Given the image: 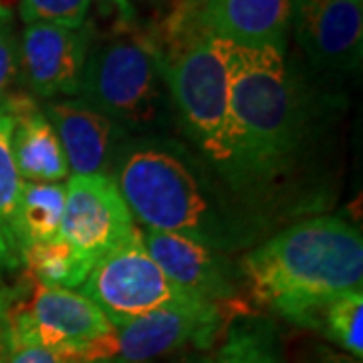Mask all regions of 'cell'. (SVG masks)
<instances>
[{
    "label": "cell",
    "instance_id": "obj_6",
    "mask_svg": "<svg viewBox=\"0 0 363 363\" xmlns=\"http://www.w3.org/2000/svg\"><path fill=\"white\" fill-rule=\"evenodd\" d=\"M6 343L9 350L39 347L117 359V329L93 301L75 289L43 285L35 279L28 297L9 298Z\"/></svg>",
    "mask_w": 363,
    "mask_h": 363
},
{
    "label": "cell",
    "instance_id": "obj_4",
    "mask_svg": "<svg viewBox=\"0 0 363 363\" xmlns=\"http://www.w3.org/2000/svg\"><path fill=\"white\" fill-rule=\"evenodd\" d=\"M147 35L182 125L234 192L236 140L226 40L206 25L202 0H180Z\"/></svg>",
    "mask_w": 363,
    "mask_h": 363
},
{
    "label": "cell",
    "instance_id": "obj_9",
    "mask_svg": "<svg viewBox=\"0 0 363 363\" xmlns=\"http://www.w3.org/2000/svg\"><path fill=\"white\" fill-rule=\"evenodd\" d=\"M61 238L91 272L101 260L138 230L123 196L111 176H69Z\"/></svg>",
    "mask_w": 363,
    "mask_h": 363
},
{
    "label": "cell",
    "instance_id": "obj_15",
    "mask_svg": "<svg viewBox=\"0 0 363 363\" xmlns=\"http://www.w3.org/2000/svg\"><path fill=\"white\" fill-rule=\"evenodd\" d=\"M206 25L222 39L286 51L293 0H202Z\"/></svg>",
    "mask_w": 363,
    "mask_h": 363
},
{
    "label": "cell",
    "instance_id": "obj_11",
    "mask_svg": "<svg viewBox=\"0 0 363 363\" xmlns=\"http://www.w3.org/2000/svg\"><path fill=\"white\" fill-rule=\"evenodd\" d=\"M91 40L85 26L26 25L18 39V77L43 99L77 97Z\"/></svg>",
    "mask_w": 363,
    "mask_h": 363
},
{
    "label": "cell",
    "instance_id": "obj_25",
    "mask_svg": "<svg viewBox=\"0 0 363 363\" xmlns=\"http://www.w3.org/2000/svg\"><path fill=\"white\" fill-rule=\"evenodd\" d=\"M113 6H117V11L121 13L123 21H131L133 18V6H131L130 0H109Z\"/></svg>",
    "mask_w": 363,
    "mask_h": 363
},
{
    "label": "cell",
    "instance_id": "obj_10",
    "mask_svg": "<svg viewBox=\"0 0 363 363\" xmlns=\"http://www.w3.org/2000/svg\"><path fill=\"white\" fill-rule=\"evenodd\" d=\"M233 319L226 309L202 301L157 309L117 329V359L145 363L188 347L212 350Z\"/></svg>",
    "mask_w": 363,
    "mask_h": 363
},
{
    "label": "cell",
    "instance_id": "obj_17",
    "mask_svg": "<svg viewBox=\"0 0 363 363\" xmlns=\"http://www.w3.org/2000/svg\"><path fill=\"white\" fill-rule=\"evenodd\" d=\"M216 363H285L271 321L250 315L234 317L226 325Z\"/></svg>",
    "mask_w": 363,
    "mask_h": 363
},
{
    "label": "cell",
    "instance_id": "obj_19",
    "mask_svg": "<svg viewBox=\"0 0 363 363\" xmlns=\"http://www.w3.org/2000/svg\"><path fill=\"white\" fill-rule=\"evenodd\" d=\"M313 329L347 355L362 359L363 355V289L350 291L327 303L315 317Z\"/></svg>",
    "mask_w": 363,
    "mask_h": 363
},
{
    "label": "cell",
    "instance_id": "obj_8",
    "mask_svg": "<svg viewBox=\"0 0 363 363\" xmlns=\"http://www.w3.org/2000/svg\"><path fill=\"white\" fill-rule=\"evenodd\" d=\"M143 247L174 285L188 297L218 305L233 317L250 315L238 262L180 234L142 230Z\"/></svg>",
    "mask_w": 363,
    "mask_h": 363
},
{
    "label": "cell",
    "instance_id": "obj_14",
    "mask_svg": "<svg viewBox=\"0 0 363 363\" xmlns=\"http://www.w3.org/2000/svg\"><path fill=\"white\" fill-rule=\"evenodd\" d=\"M0 109L13 119L11 147L23 182L55 184L69 178L65 152L45 109L30 95H9Z\"/></svg>",
    "mask_w": 363,
    "mask_h": 363
},
{
    "label": "cell",
    "instance_id": "obj_24",
    "mask_svg": "<svg viewBox=\"0 0 363 363\" xmlns=\"http://www.w3.org/2000/svg\"><path fill=\"white\" fill-rule=\"evenodd\" d=\"M11 298V291L0 297V363H4L6 353H9V343H6V305Z\"/></svg>",
    "mask_w": 363,
    "mask_h": 363
},
{
    "label": "cell",
    "instance_id": "obj_16",
    "mask_svg": "<svg viewBox=\"0 0 363 363\" xmlns=\"http://www.w3.org/2000/svg\"><path fill=\"white\" fill-rule=\"evenodd\" d=\"M65 196L63 182H23L16 210V236L21 242L23 259L30 247L47 245L61 238Z\"/></svg>",
    "mask_w": 363,
    "mask_h": 363
},
{
    "label": "cell",
    "instance_id": "obj_26",
    "mask_svg": "<svg viewBox=\"0 0 363 363\" xmlns=\"http://www.w3.org/2000/svg\"><path fill=\"white\" fill-rule=\"evenodd\" d=\"M0 269H4V271H9V269H16L14 260L11 259V255L6 252V248H4L2 242H0Z\"/></svg>",
    "mask_w": 363,
    "mask_h": 363
},
{
    "label": "cell",
    "instance_id": "obj_30",
    "mask_svg": "<svg viewBox=\"0 0 363 363\" xmlns=\"http://www.w3.org/2000/svg\"><path fill=\"white\" fill-rule=\"evenodd\" d=\"M130 2H131V0H130Z\"/></svg>",
    "mask_w": 363,
    "mask_h": 363
},
{
    "label": "cell",
    "instance_id": "obj_28",
    "mask_svg": "<svg viewBox=\"0 0 363 363\" xmlns=\"http://www.w3.org/2000/svg\"><path fill=\"white\" fill-rule=\"evenodd\" d=\"M11 13V9L6 6V0H0V18H4V16H9Z\"/></svg>",
    "mask_w": 363,
    "mask_h": 363
},
{
    "label": "cell",
    "instance_id": "obj_2",
    "mask_svg": "<svg viewBox=\"0 0 363 363\" xmlns=\"http://www.w3.org/2000/svg\"><path fill=\"white\" fill-rule=\"evenodd\" d=\"M226 57L236 140L234 194L262 218V204L271 202L303 156L307 101L283 51L226 40Z\"/></svg>",
    "mask_w": 363,
    "mask_h": 363
},
{
    "label": "cell",
    "instance_id": "obj_3",
    "mask_svg": "<svg viewBox=\"0 0 363 363\" xmlns=\"http://www.w3.org/2000/svg\"><path fill=\"white\" fill-rule=\"evenodd\" d=\"M238 271L255 305L313 329L327 303L363 289L362 230L339 216L307 218L247 250Z\"/></svg>",
    "mask_w": 363,
    "mask_h": 363
},
{
    "label": "cell",
    "instance_id": "obj_18",
    "mask_svg": "<svg viewBox=\"0 0 363 363\" xmlns=\"http://www.w3.org/2000/svg\"><path fill=\"white\" fill-rule=\"evenodd\" d=\"M13 119L0 109V242L11 255L16 267L23 264V250L16 236V210L23 188V178L14 164L11 147Z\"/></svg>",
    "mask_w": 363,
    "mask_h": 363
},
{
    "label": "cell",
    "instance_id": "obj_27",
    "mask_svg": "<svg viewBox=\"0 0 363 363\" xmlns=\"http://www.w3.org/2000/svg\"><path fill=\"white\" fill-rule=\"evenodd\" d=\"M186 363H216V357L214 355H208L206 351H200V353L192 355Z\"/></svg>",
    "mask_w": 363,
    "mask_h": 363
},
{
    "label": "cell",
    "instance_id": "obj_22",
    "mask_svg": "<svg viewBox=\"0 0 363 363\" xmlns=\"http://www.w3.org/2000/svg\"><path fill=\"white\" fill-rule=\"evenodd\" d=\"M18 79V37L14 30L13 14L0 18V105L13 95L14 81Z\"/></svg>",
    "mask_w": 363,
    "mask_h": 363
},
{
    "label": "cell",
    "instance_id": "obj_29",
    "mask_svg": "<svg viewBox=\"0 0 363 363\" xmlns=\"http://www.w3.org/2000/svg\"><path fill=\"white\" fill-rule=\"evenodd\" d=\"M2 272H4V269H0V297H4V295L9 293L6 286H4V274H2Z\"/></svg>",
    "mask_w": 363,
    "mask_h": 363
},
{
    "label": "cell",
    "instance_id": "obj_5",
    "mask_svg": "<svg viewBox=\"0 0 363 363\" xmlns=\"http://www.w3.org/2000/svg\"><path fill=\"white\" fill-rule=\"evenodd\" d=\"M77 97L130 135L160 133L172 119L152 39L128 25L99 43L91 40Z\"/></svg>",
    "mask_w": 363,
    "mask_h": 363
},
{
    "label": "cell",
    "instance_id": "obj_20",
    "mask_svg": "<svg viewBox=\"0 0 363 363\" xmlns=\"http://www.w3.org/2000/svg\"><path fill=\"white\" fill-rule=\"evenodd\" d=\"M23 264L28 267L35 281L43 285L75 289L83 285L89 271L81 264L63 238L47 245L30 247L25 252Z\"/></svg>",
    "mask_w": 363,
    "mask_h": 363
},
{
    "label": "cell",
    "instance_id": "obj_13",
    "mask_svg": "<svg viewBox=\"0 0 363 363\" xmlns=\"http://www.w3.org/2000/svg\"><path fill=\"white\" fill-rule=\"evenodd\" d=\"M43 109L65 152L69 176L111 174L128 131L79 97L52 99Z\"/></svg>",
    "mask_w": 363,
    "mask_h": 363
},
{
    "label": "cell",
    "instance_id": "obj_1",
    "mask_svg": "<svg viewBox=\"0 0 363 363\" xmlns=\"http://www.w3.org/2000/svg\"><path fill=\"white\" fill-rule=\"evenodd\" d=\"M109 176L145 230L188 236L224 255L248 248L262 234L259 214L204 157L169 135H130Z\"/></svg>",
    "mask_w": 363,
    "mask_h": 363
},
{
    "label": "cell",
    "instance_id": "obj_21",
    "mask_svg": "<svg viewBox=\"0 0 363 363\" xmlns=\"http://www.w3.org/2000/svg\"><path fill=\"white\" fill-rule=\"evenodd\" d=\"M91 0H21L18 16L25 25L45 23L67 28L85 26Z\"/></svg>",
    "mask_w": 363,
    "mask_h": 363
},
{
    "label": "cell",
    "instance_id": "obj_12",
    "mask_svg": "<svg viewBox=\"0 0 363 363\" xmlns=\"http://www.w3.org/2000/svg\"><path fill=\"white\" fill-rule=\"evenodd\" d=\"M291 28L317 69L341 75L362 67L363 0H293Z\"/></svg>",
    "mask_w": 363,
    "mask_h": 363
},
{
    "label": "cell",
    "instance_id": "obj_7",
    "mask_svg": "<svg viewBox=\"0 0 363 363\" xmlns=\"http://www.w3.org/2000/svg\"><path fill=\"white\" fill-rule=\"evenodd\" d=\"M79 293L93 301L116 329L157 309L196 301L182 293L150 257L140 226L95 262Z\"/></svg>",
    "mask_w": 363,
    "mask_h": 363
},
{
    "label": "cell",
    "instance_id": "obj_23",
    "mask_svg": "<svg viewBox=\"0 0 363 363\" xmlns=\"http://www.w3.org/2000/svg\"><path fill=\"white\" fill-rule=\"evenodd\" d=\"M4 363H123L121 359H91L73 353L39 350V347H18L9 350Z\"/></svg>",
    "mask_w": 363,
    "mask_h": 363
}]
</instances>
